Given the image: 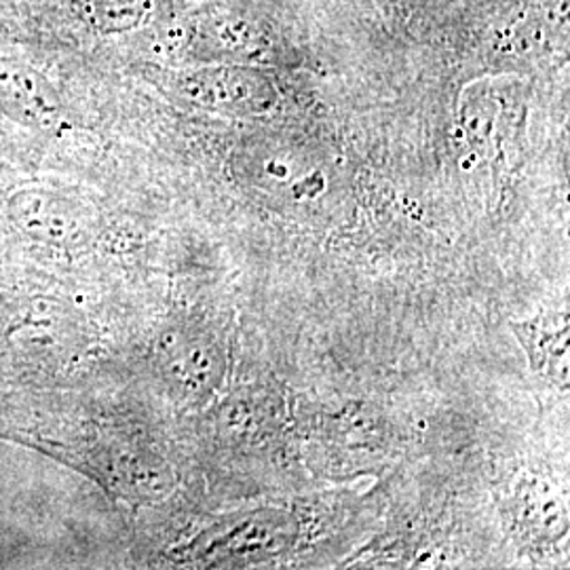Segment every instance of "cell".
I'll list each match as a JSON object with an SVG mask.
<instances>
[{
  "label": "cell",
  "mask_w": 570,
  "mask_h": 570,
  "mask_svg": "<svg viewBox=\"0 0 570 570\" xmlns=\"http://www.w3.org/2000/svg\"><path fill=\"white\" fill-rule=\"evenodd\" d=\"M184 56L193 63H245L268 68L287 60L284 39L242 4L199 11L184 28Z\"/></svg>",
  "instance_id": "1"
},
{
  "label": "cell",
  "mask_w": 570,
  "mask_h": 570,
  "mask_svg": "<svg viewBox=\"0 0 570 570\" xmlns=\"http://www.w3.org/2000/svg\"><path fill=\"white\" fill-rule=\"evenodd\" d=\"M161 87L184 102L226 117L265 115L277 102L273 75L245 63H193L165 70Z\"/></svg>",
  "instance_id": "2"
},
{
  "label": "cell",
  "mask_w": 570,
  "mask_h": 570,
  "mask_svg": "<svg viewBox=\"0 0 570 570\" xmlns=\"http://www.w3.org/2000/svg\"><path fill=\"white\" fill-rule=\"evenodd\" d=\"M0 112L26 129L51 134L63 121V104L51 81L18 58H0Z\"/></svg>",
  "instance_id": "3"
},
{
  "label": "cell",
  "mask_w": 570,
  "mask_h": 570,
  "mask_svg": "<svg viewBox=\"0 0 570 570\" xmlns=\"http://www.w3.org/2000/svg\"><path fill=\"white\" fill-rule=\"evenodd\" d=\"M9 214L26 235L47 244H68L82 228L77 205L56 190H21L11 197Z\"/></svg>",
  "instance_id": "4"
},
{
  "label": "cell",
  "mask_w": 570,
  "mask_h": 570,
  "mask_svg": "<svg viewBox=\"0 0 570 570\" xmlns=\"http://www.w3.org/2000/svg\"><path fill=\"white\" fill-rule=\"evenodd\" d=\"M82 20L102 35H121L153 20L157 0H77Z\"/></svg>",
  "instance_id": "5"
},
{
  "label": "cell",
  "mask_w": 570,
  "mask_h": 570,
  "mask_svg": "<svg viewBox=\"0 0 570 570\" xmlns=\"http://www.w3.org/2000/svg\"><path fill=\"white\" fill-rule=\"evenodd\" d=\"M524 334H520V338L524 341V346L529 351L530 362L532 366L541 367L553 374L551 379L558 381V385H562V379L567 381V320L560 326V322L556 327L550 324H524Z\"/></svg>",
  "instance_id": "6"
},
{
  "label": "cell",
  "mask_w": 570,
  "mask_h": 570,
  "mask_svg": "<svg viewBox=\"0 0 570 570\" xmlns=\"http://www.w3.org/2000/svg\"><path fill=\"white\" fill-rule=\"evenodd\" d=\"M395 2L412 13L440 16V13H446L450 9L459 7L461 0H395Z\"/></svg>",
  "instance_id": "7"
}]
</instances>
